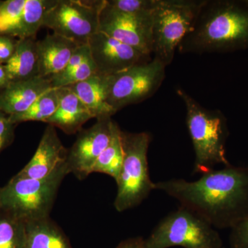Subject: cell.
<instances>
[{"instance_id": "obj_1", "label": "cell", "mask_w": 248, "mask_h": 248, "mask_svg": "<svg viewBox=\"0 0 248 248\" xmlns=\"http://www.w3.org/2000/svg\"><path fill=\"white\" fill-rule=\"evenodd\" d=\"M155 187L211 226L234 228L248 218V167L229 165L204 173L195 182L172 179L156 183Z\"/></svg>"}, {"instance_id": "obj_2", "label": "cell", "mask_w": 248, "mask_h": 248, "mask_svg": "<svg viewBox=\"0 0 248 248\" xmlns=\"http://www.w3.org/2000/svg\"><path fill=\"white\" fill-rule=\"evenodd\" d=\"M248 48V0H205L180 53H230Z\"/></svg>"}, {"instance_id": "obj_3", "label": "cell", "mask_w": 248, "mask_h": 248, "mask_svg": "<svg viewBox=\"0 0 248 248\" xmlns=\"http://www.w3.org/2000/svg\"><path fill=\"white\" fill-rule=\"evenodd\" d=\"M177 93L186 106L187 128L195 152L196 170L205 173L215 165H231L225 148L228 136L225 116L220 110L202 107L184 89H178Z\"/></svg>"}, {"instance_id": "obj_4", "label": "cell", "mask_w": 248, "mask_h": 248, "mask_svg": "<svg viewBox=\"0 0 248 248\" xmlns=\"http://www.w3.org/2000/svg\"><path fill=\"white\" fill-rule=\"evenodd\" d=\"M70 174L66 162L43 179L17 174L1 187L0 209L24 222L50 217L59 188Z\"/></svg>"}, {"instance_id": "obj_5", "label": "cell", "mask_w": 248, "mask_h": 248, "mask_svg": "<svg viewBox=\"0 0 248 248\" xmlns=\"http://www.w3.org/2000/svg\"><path fill=\"white\" fill-rule=\"evenodd\" d=\"M124 161L120 174L115 181L117 193L115 208L124 212L138 206L155 190L148 172L147 153L151 142L148 133L121 132Z\"/></svg>"}, {"instance_id": "obj_6", "label": "cell", "mask_w": 248, "mask_h": 248, "mask_svg": "<svg viewBox=\"0 0 248 248\" xmlns=\"http://www.w3.org/2000/svg\"><path fill=\"white\" fill-rule=\"evenodd\" d=\"M205 0H157L153 12L154 58L172 63L182 41L193 27Z\"/></svg>"}, {"instance_id": "obj_7", "label": "cell", "mask_w": 248, "mask_h": 248, "mask_svg": "<svg viewBox=\"0 0 248 248\" xmlns=\"http://www.w3.org/2000/svg\"><path fill=\"white\" fill-rule=\"evenodd\" d=\"M221 245L218 233L210 224L184 208L164 218L145 240L146 248H203Z\"/></svg>"}, {"instance_id": "obj_8", "label": "cell", "mask_w": 248, "mask_h": 248, "mask_svg": "<svg viewBox=\"0 0 248 248\" xmlns=\"http://www.w3.org/2000/svg\"><path fill=\"white\" fill-rule=\"evenodd\" d=\"M166 65L156 58L111 76L108 103L117 112L153 96L166 78Z\"/></svg>"}, {"instance_id": "obj_9", "label": "cell", "mask_w": 248, "mask_h": 248, "mask_svg": "<svg viewBox=\"0 0 248 248\" xmlns=\"http://www.w3.org/2000/svg\"><path fill=\"white\" fill-rule=\"evenodd\" d=\"M103 4L104 0H58L46 15L43 27L79 45H86L99 30Z\"/></svg>"}, {"instance_id": "obj_10", "label": "cell", "mask_w": 248, "mask_h": 248, "mask_svg": "<svg viewBox=\"0 0 248 248\" xmlns=\"http://www.w3.org/2000/svg\"><path fill=\"white\" fill-rule=\"evenodd\" d=\"M153 12L125 14L109 7L104 0L99 14L98 31L151 56L153 52Z\"/></svg>"}, {"instance_id": "obj_11", "label": "cell", "mask_w": 248, "mask_h": 248, "mask_svg": "<svg viewBox=\"0 0 248 248\" xmlns=\"http://www.w3.org/2000/svg\"><path fill=\"white\" fill-rule=\"evenodd\" d=\"M112 122L111 118L97 120L92 126L79 132L76 141L68 150L67 166L70 173L80 180L92 173L98 158L108 145Z\"/></svg>"}, {"instance_id": "obj_12", "label": "cell", "mask_w": 248, "mask_h": 248, "mask_svg": "<svg viewBox=\"0 0 248 248\" xmlns=\"http://www.w3.org/2000/svg\"><path fill=\"white\" fill-rule=\"evenodd\" d=\"M88 45L97 73L104 76H115L151 57L99 31L90 37Z\"/></svg>"}, {"instance_id": "obj_13", "label": "cell", "mask_w": 248, "mask_h": 248, "mask_svg": "<svg viewBox=\"0 0 248 248\" xmlns=\"http://www.w3.org/2000/svg\"><path fill=\"white\" fill-rule=\"evenodd\" d=\"M67 154L68 150L62 144L55 127L48 124L35 155L17 175L31 179L48 177L66 162Z\"/></svg>"}, {"instance_id": "obj_14", "label": "cell", "mask_w": 248, "mask_h": 248, "mask_svg": "<svg viewBox=\"0 0 248 248\" xmlns=\"http://www.w3.org/2000/svg\"><path fill=\"white\" fill-rule=\"evenodd\" d=\"M51 89L50 79L39 76L10 82L0 92V111L9 116L24 112Z\"/></svg>"}, {"instance_id": "obj_15", "label": "cell", "mask_w": 248, "mask_h": 248, "mask_svg": "<svg viewBox=\"0 0 248 248\" xmlns=\"http://www.w3.org/2000/svg\"><path fill=\"white\" fill-rule=\"evenodd\" d=\"M79 46L55 33L37 41L39 76L49 79L63 71Z\"/></svg>"}, {"instance_id": "obj_16", "label": "cell", "mask_w": 248, "mask_h": 248, "mask_svg": "<svg viewBox=\"0 0 248 248\" xmlns=\"http://www.w3.org/2000/svg\"><path fill=\"white\" fill-rule=\"evenodd\" d=\"M56 89L59 97L58 109L45 123L61 129L68 135L81 131L83 125L94 118L92 114L70 88Z\"/></svg>"}, {"instance_id": "obj_17", "label": "cell", "mask_w": 248, "mask_h": 248, "mask_svg": "<svg viewBox=\"0 0 248 248\" xmlns=\"http://www.w3.org/2000/svg\"><path fill=\"white\" fill-rule=\"evenodd\" d=\"M111 76L94 75L84 81L67 86L79 98L93 117L97 120L111 118L116 111L108 103Z\"/></svg>"}, {"instance_id": "obj_18", "label": "cell", "mask_w": 248, "mask_h": 248, "mask_svg": "<svg viewBox=\"0 0 248 248\" xmlns=\"http://www.w3.org/2000/svg\"><path fill=\"white\" fill-rule=\"evenodd\" d=\"M4 66L10 82L39 76L37 41L35 38L28 37L17 40L14 55Z\"/></svg>"}, {"instance_id": "obj_19", "label": "cell", "mask_w": 248, "mask_h": 248, "mask_svg": "<svg viewBox=\"0 0 248 248\" xmlns=\"http://www.w3.org/2000/svg\"><path fill=\"white\" fill-rule=\"evenodd\" d=\"M25 223V248H73L66 234L50 217Z\"/></svg>"}, {"instance_id": "obj_20", "label": "cell", "mask_w": 248, "mask_h": 248, "mask_svg": "<svg viewBox=\"0 0 248 248\" xmlns=\"http://www.w3.org/2000/svg\"><path fill=\"white\" fill-rule=\"evenodd\" d=\"M57 1L58 0H26L20 19L11 37L35 38L37 31L43 27L46 15Z\"/></svg>"}, {"instance_id": "obj_21", "label": "cell", "mask_w": 248, "mask_h": 248, "mask_svg": "<svg viewBox=\"0 0 248 248\" xmlns=\"http://www.w3.org/2000/svg\"><path fill=\"white\" fill-rule=\"evenodd\" d=\"M121 129L117 123L112 122V135L106 149L98 158L92 173L108 174L117 180L124 161V151L121 138Z\"/></svg>"}, {"instance_id": "obj_22", "label": "cell", "mask_w": 248, "mask_h": 248, "mask_svg": "<svg viewBox=\"0 0 248 248\" xmlns=\"http://www.w3.org/2000/svg\"><path fill=\"white\" fill-rule=\"evenodd\" d=\"M59 106V97L56 89H51L44 93L27 110L9 116L13 124L26 122H45L55 113Z\"/></svg>"}, {"instance_id": "obj_23", "label": "cell", "mask_w": 248, "mask_h": 248, "mask_svg": "<svg viewBox=\"0 0 248 248\" xmlns=\"http://www.w3.org/2000/svg\"><path fill=\"white\" fill-rule=\"evenodd\" d=\"M26 223L0 209V248H25Z\"/></svg>"}, {"instance_id": "obj_24", "label": "cell", "mask_w": 248, "mask_h": 248, "mask_svg": "<svg viewBox=\"0 0 248 248\" xmlns=\"http://www.w3.org/2000/svg\"><path fill=\"white\" fill-rule=\"evenodd\" d=\"M97 73V68L91 58L69 73H59L49 79L53 89H59L84 81Z\"/></svg>"}, {"instance_id": "obj_25", "label": "cell", "mask_w": 248, "mask_h": 248, "mask_svg": "<svg viewBox=\"0 0 248 248\" xmlns=\"http://www.w3.org/2000/svg\"><path fill=\"white\" fill-rule=\"evenodd\" d=\"M26 0H7L0 6V35L12 36L20 19Z\"/></svg>"}, {"instance_id": "obj_26", "label": "cell", "mask_w": 248, "mask_h": 248, "mask_svg": "<svg viewBox=\"0 0 248 248\" xmlns=\"http://www.w3.org/2000/svg\"><path fill=\"white\" fill-rule=\"evenodd\" d=\"M106 4L120 12L138 14L153 12L157 0H106Z\"/></svg>"}, {"instance_id": "obj_27", "label": "cell", "mask_w": 248, "mask_h": 248, "mask_svg": "<svg viewBox=\"0 0 248 248\" xmlns=\"http://www.w3.org/2000/svg\"><path fill=\"white\" fill-rule=\"evenodd\" d=\"M16 126L10 121L9 116L0 111V153L14 141Z\"/></svg>"}, {"instance_id": "obj_28", "label": "cell", "mask_w": 248, "mask_h": 248, "mask_svg": "<svg viewBox=\"0 0 248 248\" xmlns=\"http://www.w3.org/2000/svg\"><path fill=\"white\" fill-rule=\"evenodd\" d=\"M231 242L232 248H248V218L232 228Z\"/></svg>"}, {"instance_id": "obj_29", "label": "cell", "mask_w": 248, "mask_h": 248, "mask_svg": "<svg viewBox=\"0 0 248 248\" xmlns=\"http://www.w3.org/2000/svg\"><path fill=\"white\" fill-rule=\"evenodd\" d=\"M17 41L11 36L0 35V64L4 65L14 55Z\"/></svg>"}, {"instance_id": "obj_30", "label": "cell", "mask_w": 248, "mask_h": 248, "mask_svg": "<svg viewBox=\"0 0 248 248\" xmlns=\"http://www.w3.org/2000/svg\"><path fill=\"white\" fill-rule=\"evenodd\" d=\"M115 248H146L145 239L141 237L130 238L122 241Z\"/></svg>"}, {"instance_id": "obj_31", "label": "cell", "mask_w": 248, "mask_h": 248, "mask_svg": "<svg viewBox=\"0 0 248 248\" xmlns=\"http://www.w3.org/2000/svg\"><path fill=\"white\" fill-rule=\"evenodd\" d=\"M10 81L4 65L0 64V89H4L9 85Z\"/></svg>"}, {"instance_id": "obj_32", "label": "cell", "mask_w": 248, "mask_h": 248, "mask_svg": "<svg viewBox=\"0 0 248 248\" xmlns=\"http://www.w3.org/2000/svg\"><path fill=\"white\" fill-rule=\"evenodd\" d=\"M203 248H222V245L221 246H210V247H205Z\"/></svg>"}, {"instance_id": "obj_33", "label": "cell", "mask_w": 248, "mask_h": 248, "mask_svg": "<svg viewBox=\"0 0 248 248\" xmlns=\"http://www.w3.org/2000/svg\"><path fill=\"white\" fill-rule=\"evenodd\" d=\"M3 1H0V6H1V5L2 4Z\"/></svg>"}, {"instance_id": "obj_34", "label": "cell", "mask_w": 248, "mask_h": 248, "mask_svg": "<svg viewBox=\"0 0 248 248\" xmlns=\"http://www.w3.org/2000/svg\"><path fill=\"white\" fill-rule=\"evenodd\" d=\"M1 187H0V196H1Z\"/></svg>"}]
</instances>
